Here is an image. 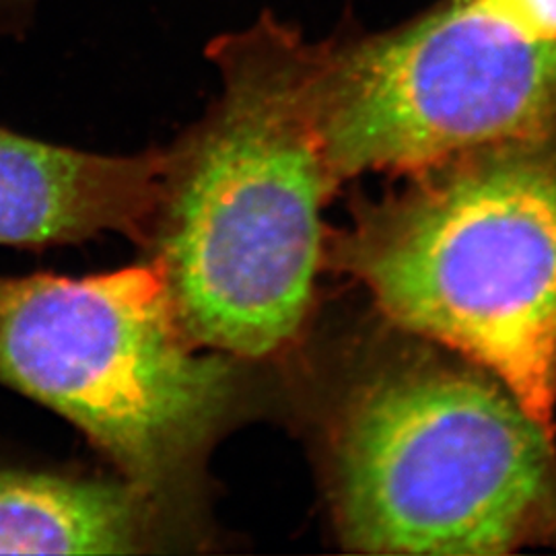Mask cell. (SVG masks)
Returning a JSON list of instances; mask_svg holds the SVG:
<instances>
[{"label":"cell","mask_w":556,"mask_h":556,"mask_svg":"<svg viewBox=\"0 0 556 556\" xmlns=\"http://www.w3.org/2000/svg\"><path fill=\"white\" fill-rule=\"evenodd\" d=\"M208 54L223 93L169 161L157 264L194 344L266 357L307 316L337 186L307 96L312 41L266 13Z\"/></svg>","instance_id":"6da1fadb"},{"label":"cell","mask_w":556,"mask_h":556,"mask_svg":"<svg viewBox=\"0 0 556 556\" xmlns=\"http://www.w3.org/2000/svg\"><path fill=\"white\" fill-rule=\"evenodd\" d=\"M344 260L402 330L497 376L555 431L556 126L415 174Z\"/></svg>","instance_id":"7a4b0ae2"},{"label":"cell","mask_w":556,"mask_h":556,"mask_svg":"<svg viewBox=\"0 0 556 556\" xmlns=\"http://www.w3.org/2000/svg\"><path fill=\"white\" fill-rule=\"evenodd\" d=\"M418 355L367 381L338 431L337 517L371 555L556 548L555 431L468 358Z\"/></svg>","instance_id":"3957f363"},{"label":"cell","mask_w":556,"mask_h":556,"mask_svg":"<svg viewBox=\"0 0 556 556\" xmlns=\"http://www.w3.org/2000/svg\"><path fill=\"white\" fill-rule=\"evenodd\" d=\"M179 324L161 266L0 278V386L73 422L142 493L215 433L229 363Z\"/></svg>","instance_id":"277c9868"},{"label":"cell","mask_w":556,"mask_h":556,"mask_svg":"<svg viewBox=\"0 0 556 556\" xmlns=\"http://www.w3.org/2000/svg\"><path fill=\"white\" fill-rule=\"evenodd\" d=\"M307 96L334 184L415 176L556 126V43L445 0L388 31L312 41Z\"/></svg>","instance_id":"5b68a950"},{"label":"cell","mask_w":556,"mask_h":556,"mask_svg":"<svg viewBox=\"0 0 556 556\" xmlns=\"http://www.w3.org/2000/svg\"><path fill=\"white\" fill-rule=\"evenodd\" d=\"M172 157H110L0 126V245L46 248L103 231L140 236L161 208Z\"/></svg>","instance_id":"8992f818"},{"label":"cell","mask_w":556,"mask_h":556,"mask_svg":"<svg viewBox=\"0 0 556 556\" xmlns=\"http://www.w3.org/2000/svg\"><path fill=\"white\" fill-rule=\"evenodd\" d=\"M142 536L135 484L0 470V555H130Z\"/></svg>","instance_id":"52a82bcc"},{"label":"cell","mask_w":556,"mask_h":556,"mask_svg":"<svg viewBox=\"0 0 556 556\" xmlns=\"http://www.w3.org/2000/svg\"><path fill=\"white\" fill-rule=\"evenodd\" d=\"M478 4L519 36L556 43V0H477Z\"/></svg>","instance_id":"ba28073f"},{"label":"cell","mask_w":556,"mask_h":556,"mask_svg":"<svg viewBox=\"0 0 556 556\" xmlns=\"http://www.w3.org/2000/svg\"><path fill=\"white\" fill-rule=\"evenodd\" d=\"M34 0H0V29L9 23L20 25L21 17L31 11Z\"/></svg>","instance_id":"9c48e42d"}]
</instances>
